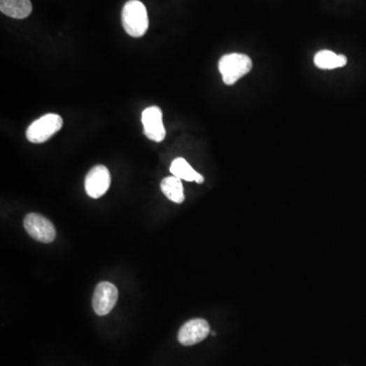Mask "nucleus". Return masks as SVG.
Returning a JSON list of instances; mask_svg holds the SVG:
<instances>
[{"mask_svg": "<svg viewBox=\"0 0 366 366\" xmlns=\"http://www.w3.org/2000/svg\"><path fill=\"white\" fill-rule=\"evenodd\" d=\"M121 20L125 32L134 38L143 37L149 28L147 8L139 0H129L125 4Z\"/></svg>", "mask_w": 366, "mask_h": 366, "instance_id": "1", "label": "nucleus"}, {"mask_svg": "<svg viewBox=\"0 0 366 366\" xmlns=\"http://www.w3.org/2000/svg\"><path fill=\"white\" fill-rule=\"evenodd\" d=\"M218 67L224 84L227 86H232L238 80L248 75L251 71L253 62L246 54L230 53L222 56Z\"/></svg>", "mask_w": 366, "mask_h": 366, "instance_id": "2", "label": "nucleus"}, {"mask_svg": "<svg viewBox=\"0 0 366 366\" xmlns=\"http://www.w3.org/2000/svg\"><path fill=\"white\" fill-rule=\"evenodd\" d=\"M64 120L62 116L55 113H49L34 121L27 129V139L33 143H45L62 129Z\"/></svg>", "mask_w": 366, "mask_h": 366, "instance_id": "3", "label": "nucleus"}, {"mask_svg": "<svg viewBox=\"0 0 366 366\" xmlns=\"http://www.w3.org/2000/svg\"><path fill=\"white\" fill-rule=\"evenodd\" d=\"M24 226L31 237L42 244H50L55 239V227L44 216L30 213L24 218Z\"/></svg>", "mask_w": 366, "mask_h": 366, "instance_id": "4", "label": "nucleus"}, {"mask_svg": "<svg viewBox=\"0 0 366 366\" xmlns=\"http://www.w3.org/2000/svg\"><path fill=\"white\" fill-rule=\"evenodd\" d=\"M111 184L109 170L104 165L92 168L85 179V190L92 199H99L106 194Z\"/></svg>", "mask_w": 366, "mask_h": 366, "instance_id": "5", "label": "nucleus"}, {"mask_svg": "<svg viewBox=\"0 0 366 366\" xmlns=\"http://www.w3.org/2000/svg\"><path fill=\"white\" fill-rule=\"evenodd\" d=\"M143 134L149 140L160 143L165 139L166 130L163 125V113L160 108L152 106L141 113Z\"/></svg>", "mask_w": 366, "mask_h": 366, "instance_id": "6", "label": "nucleus"}, {"mask_svg": "<svg viewBox=\"0 0 366 366\" xmlns=\"http://www.w3.org/2000/svg\"><path fill=\"white\" fill-rule=\"evenodd\" d=\"M118 300V290L109 282L99 283L93 296L94 311L98 316H106L115 307Z\"/></svg>", "mask_w": 366, "mask_h": 366, "instance_id": "7", "label": "nucleus"}, {"mask_svg": "<svg viewBox=\"0 0 366 366\" xmlns=\"http://www.w3.org/2000/svg\"><path fill=\"white\" fill-rule=\"evenodd\" d=\"M210 333V325L203 318H195L184 323L179 330L178 341L184 346H192L205 340Z\"/></svg>", "mask_w": 366, "mask_h": 366, "instance_id": "8", "label": "nucleus"}, {"mask_svg": "<svg viewBox=\"0 0 366 366\" xmlns=\"http://www.w3.org/2000/svg\"><path fill=\"white\" fill-rule=\"evenodd\" d=\"M32 10L30 0H0V10L13 19H26Z\"/></svg>", "mask_w": 366, "mask_h": 366, "instance_id": "9", "label": "nucleus"}, {"mask_svg": "<svg viewBox=\"0 0 366 366\" xmlns=\"http://www.w3.org/2000/svg\"><path fill=\"white\" fill-rule=\"evenodd\" d=\"M170 172L173 176L181 179V181H195L197 183H203L204 176L195 171L194 168L183 158H176L173 160L170 166Z\"/></svg>", "mask_w": 366, "mask_h": 366, "instance_id": "10", "label": "nucleus"}, {"mask_svg": "<svg viewBox=\"0 0 366 366\" xmlns=\"http://www.w3.org/2000/svg\"><path fill=\"white\" fill-rule=\"evenodd\" d=\"M314 64L321 69H335L345 66L347 57L331 50H321L314 55Z\"/></svg>", "mask_w": 366, "mask_h": 366, "instance_id": "11", "label": "nucleus"}, {"mask_svg": "<svg viewBox=\"0 0 366 366\" xmlns=\"http://www.w3.org/2000/svg\"><path fill=\"white\" fill-rule=\"evenodd\" d=\"M161 190L167 199L175 204L183 203L184 192L181 179L175 176L166 177L162 181Z\"/></svg>", "mask_w": 366, "mask_h": 366, "instance_id": "12", "label": "nucleus"}]
</instances>
